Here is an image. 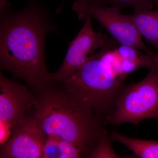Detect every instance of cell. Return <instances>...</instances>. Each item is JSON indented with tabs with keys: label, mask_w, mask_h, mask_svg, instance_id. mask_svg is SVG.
Returning a JSON list of instances; mask_svg holds the SVG:
<instances>
[{
	"label": "cell",
	"mask_w": 158,
	"mask_h": 158,
	"mask_svg": "<svg viewBox=\"0 0 158 158\" xmlns=\"http://www.w3.org/2000/svg\"><path fill=\"white\" fill-rule=\"evenodd\" d=\"M0 68L23 80L34 92L53 82L45 63L47 35L56 30L48 15L37 5L12 12L0 2Z\"/></svg>",
	"instance_id": "obj_1"
},
{
	"label": "cell",
	"mask_w": 158,
	"mask_h": 158,
	"mask_svg": "<svg viewBox=\"0 0 158 158\" xmlns=\"http://www.w3.org/2000/svg\"><path fill=\"white\" fill-rule=\"evenodd\" d=\"M59 83L33 91V111L47 136L70 142L89 158L105 125L88 102Z\"/></svg>",
	"instance_id": "obj_2"
},
{
	"label": "cell",
	"mask_w": 158,
	"mask_h": 158,
	"mask_svg": "<svg viewBox=\"0 0 158 158\" xmlns=\"http://www.w3.org/2000/svg\"><path fill=\"white\" fill-rule=\"evenodd\" d=\"M118 44L112 37L77 71L60 82L88 102L105 125L123 88V82L128 75L123 68V59L117 50Z\"/></svg>",
	"instance_id": "obj_3"
},
{
	"label": "cell",
	"mask_w": 158,
	"mask_h": 158,
	"mask_svg": "<svg viewBox=\"0 0 158 158\" xmlns=\"http://www.w3.org/2000/svg\"><path fill=\"white\" fill-rule=\"evenodd\" d=\"M158 118V72L150 69L141 81L123 87L118 94L106 124L131 123Z\"/></svg>",
	"instance_id": "obj_4"
},
{
	"label": "cell",
	"mask_w": 158,
	"mask_h": 158,
	"mask_svg": "<svg viewBox=\"0 0 158 158\" xmlns=\"http://www.w3.org/2000/svg\"><path fill=\"white\" fill-rule=\"evenodd\" d=\"M72 9L80 20H85L88 16L95 19L122 45L144 51L148 55L153 53L144 44L142 36L127 15L120 13L119 7L97 6L89 0H76Z\"/></svg>",
	"instance_id": "obj_5"
},
{
	"label": "cell",
	"mask_w": 158,
	"mask_h": 158,
	"mask_svg": "<svg viewBox=\"0 0 158 158\" xmlns=\"http://www.w3.org/2000/svg\"><path fill=\"white\" fill-rule=\"evenodd\" d=\"M92 18H85L81 31L69 44L61 67L51 74L52 81L62 82L70 77L109 42L106 34L93 30Z\"/></svg>",
	"instance_id": "obj_6"
},
{
	"label": "cell",
	"mask_w": 158,
	"mask_h": 158,
	"mask_svg": "<svg viewBox=\"0 0 158 158\" xmlns=\"http://www.w3.org/2000/svg\"><path fill=\"white\" fill-rule=\"evenodd\" d=\"M12 136L1 147V158H39L47 135L33 109L13 129Z\"/></svg>",
	"instance_id": "obj_7"
},
{
	"label": "cell",
	"mask_w": 158,
	"mask_h": 158,
	"mask_svg": "<svg viewBox=\"0 0 158 158\" xmlns=\"http://www.w3.org/2000/svg\"><path fill=\"white\" fill-rule=\"evenodd\" d=\"M35 94L14 80L0 74V121L13 129L34 108Z\"/></svg>",
	"instance_id": "obj_8"
},
{
	"label": "cell",
	"mask_w": 158,
	"mask_h": 158,
	"mask_svg": "<svg viewBox=\"0 0 158 158\" xmlns=\"http://www.w3.org/2000/svg\"><path fill=\"white\" fill-rule=\"evenodd\" d=\"M127 15L142 37L158 50V9L134 11Z\"/></svg>",
	"instance_id": "obj_9"
},
{
	"label": "cell",
	"mask_w": 158,
	"mask_h": 158,
	"mask_svg": "<svg viewBox=\"0 0 158 158\" xmlns=\"http://www.w3.org/2000/svg\"><path fill=\"white\" fill-rule=\"evenodd\" d=\"M111 141L124 145L139 158H158V141L129 138L117 132L111 133Z\"/></svg>",
	"instance_id": "obj_10"
},
{
	"label": "cell",
	"mask_w": 158,
	"mask_h": 158,
	"mask_svg": "<svg viewBox=\"0 0 158 158\" xmlns=\"http://www.w3.org/2000/svg\"><path fill=\"white\" fill-rule=\"evenodd\" d=\"M43 158H84L73 144L56 136H47L42 149Z\"/></svg>",
	"instance_id": "obj_11"
},
{
	"label": "cell",
	"mask_w": 158,
	"mask_h": 158,
	"mask_svg": "<svg viewBox=\"0 0 158 158\" xmlns=\"http://www.w3.org/2000/svg\"><path fill=\"white\" fill-rule=\"evenodd\" d=\"M90 3L97 6L111 5L119 8L129 7L134 11L152 10L154 4H157L156 0H89Z\"/></svg>",
	"instance_id": "obj_12"
},
{
	"label": "cell",
	"mask_w": 158,
	"mask_h": 158,
	"mask_svg": "<svg viewBox=\"0 0 158 158\" xmlns=\"http://www.w3.org/2000/svg\"><path fill=\"white\" fill-rule=\"evenodd\" d=\"M111 139L106 128L100 135L94 147L90 153L89 158H120L113 150Z\"/></svg>",
	"instance_id": "obj_13"
},
{
	"label": "cell",
	"mask_w": 158,
	"mask_h": 158,
	"mask_svg": "<svg viewBox=\"0 0 158 158\" xmlns=\"http://www.w3.org/2000/svg\"><path fill=\"white\" fill-rule=\"evenodd\" d=\"M152 56L153 58L154 61L153 68L152 69H156L158 72V54H156L153 53Z\"/></svg>",
	"instance_id": "obj_14"
},
{
	"label": "cell",
	"mask_w": 158,
	"mask_h": 158,
	"mask_svg": "<svg viewBox=\"0 0 158 158\" xmlns=\"http://www.w3.org/2000/svg\"><path fill=\"white\" fill-rule=\"evenodd\" d=\"M157 1V4H158V0H156Z\"/></svg>",
	"instance_id": "obj_15"
}]
</instances>
